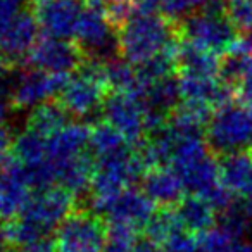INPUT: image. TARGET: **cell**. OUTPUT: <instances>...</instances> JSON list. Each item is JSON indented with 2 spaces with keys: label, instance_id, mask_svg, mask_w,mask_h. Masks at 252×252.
I'll use <instances>...</instances> for the list:
<instances>
[{
  "label": "cell",
  "instance_id": "cell-1",
  "mask_svg": "<svg viewBox=\"0 0 252 252\" xmlns=\"http://www.w3.org/2000/svg\"><path fill=\"white\" fill-rule=\"evenodd\" d=\"M178 35V26L168 16L138 7L118 26V52L126 63L142 66L173 49Z\"/></svg>",
  "mask_w": 252,
  "mask_h": 252
},
{
  "label": "cell",
  "instance_id": "cell-2",
  "mask_svg": "<svg viewBox=\"0 0 252 252\" xmlns=\"http://www.w3.org/2000/svg\"><path fill=\"white\" fill-rule=\"evenodd\" d=\"M145 168L147 164L140 152L135 154L126 151L112 158L98 159L90 185L92 207L95 213L107 214L114 200L144 175Z\"/></svg>",
  "mask_w": 252,
  "mask_h": 252
},
{
  "label": "cell",
  "instance_id": "cell-3",
  "mask_svg": "<svg viewBox=\"0 0 252 252\" xmlns=\"http://www.w3.org/2000/svg\"><path fill=\"white\" fill-rule=\"evenodd\" d=\"M183 42L214 56H224L238 38V32L226 18L221 0L189 14L178 26Z\"/></svg>",
  "mask_w": 252,
  "mask_h": 252
},
{
  "label": "cell",
  "instance_id": "cell-4",
  "mask_svg": "<svg viewBox=\"0 0 252 252\" xmlns=\"http://www.w3.org/2000/svg\"><path fill=\"white\" fill-rule=\"evenodd\" d=\"M109 81L105 63L100 59L85 61L71 76H67L59 94L61 105L67 114L88 118L105 104Z\"/></svg>",
  "mask_w": 252,
  "mask_h": 252
},
{
  "label": "cell",
  "instance_id": "cell-5",
  "mask_svg": "<svg viewBox=\"0 0 252 252\" xmlns=\"http://www.w3.org/2000/svg\"><path fill=\"white\" fill-rule=\"evenodd\" d=\"M207 145L220 156L251 149L252 109L231 100L214 109L207 125Z\"/></svg>",
  "mask_w": 252,
  "mask_h": 252
},
{
  "label": "cell",
  "instance_id": "cell-6",
  "mask_svg": "<svg viewBox=\"0 0 252 252\" xmlns=\"http://www.w3.org/2000/svg\"><path fill=\"white\" fill-rule=\"evenodd\" d=\"M105 230L98 216L74 211L59 224L54 244L57 252H105Z\"/></svg>",
  "mask_w": 252,
  "mask_h": 252
},
{
  "label": "cell",
  "instance_id": "cell-7",
  "mask_svg": "<svg viewBox=\"0 0 252 252\" xmlns=\"http://www.w3.org/2000/svg\"><path fill=\"white\" fill-rule=\"evenodd\" d=\"M73 193L61 185H49L36 189L21 218L30 223L42 237L49 233L71 214L73 209Z\"/></svg>",
  "mask_w": 252,
  "mask_h": 252
},
{
  "label": "cell",
  "instance_id": "cell-8",
  "mask_svg": "<svg viewBox=\"0 0 252 252\" xmlns=\"http://www.w3.org/2000/svg\"><path fill=\"white\" fill-rule=\"evenodd\" d=\"M66 80L67 76L64 74H54L28 67L12 80L11 90L7 94L11 107L19 111H33L35 107L59 95Z\"/></svg>",
  "mask_w": 252,
  "mask_h": 252
},
{
  "label": "cell",
  "instance_id": "cell-9",
  "mask_svg": "<svg viewBox=\"0 0 252 252\" xmlns=\"http://www.w3.org/2000/svg\"><path fill=\"white\" fill-rule=\"evenodd\" d=\"M104 119L128 144H140L149 131V109L140 97L114 94L104 104Z\"/></svg>",
  "mask_w": 252,
  "mask_h": 252
},
{
  "label": "cell",
  "instance_id": "cell-10",
  "mask_svg": "<svg viewBox=\"0 0 252 252\" xmlns=\"http://www.w3.org/2000/svg\"><path fill=\"white\" fill-rule=\"evenodd\" d=\"M25 59L28 67L54 74H64V76L76 71L85 63L83 50L78 45L71 43L69 40L47 35L36 40Z\"/></svg>",
  "mask_w": 252,
  "mask_h": 252
},
{
  "label": "cell",
  "instance_id": "cell-11",
  "mask_svg": "<svg viewBox=\"0 0 252 252\" xmlns=\"http://www.w3.org/2000/svg\"><path fill=\"white\" fill-rule=\"evenodd\" d=\"M32 12L47 36L74 38L78 23L87 7L85 0H32Z\"/></svg>",
  "mask_w": 252,
  "mask_h": 252
},
{
  "label": "cell",
  "instance_id": "cell-12",
  "mask_svg": "<svg viewBox=\"0 0 252 252\" xmlns=\"http://www.w3.org/2000/svg\"><path fill=\"white\" fill-rule=\"evenodd\" d=\"M74 38L83 54H90L94 59H102L104 56L118 50V30L109 21L107 16L97 9L85 7L83 16L78 23Z\"/></svg>",
  "mask_w": 252,
  "mask_h": 252
},
{
  "label": "cell",
  "instance_id": "cell-13",
  "mask_svg": "<svg viewBox=\"0 0 252 252\" xmlns=\"http://www.w3.org/2000/svg\"><path fill=\"white\" fill-rule=\"evenodd\" d=\"M33 182L30 173L19 162H9L0 175V221L16 220L26 209L33 197Z\"/></svg>",
  "mask_w": 252,
  "mask_h": 252
},
{
  "label": "cell",
  "instance_id": "cell-14",
  "mask_svg": "<svg viewBox=\"0 0 252 252\" xmlns=\"http://www.w3.org/2000/svg\"><path fill=\"white\" fill-rule=\"evenodd\" d=\"M145 228L149 238L166 252H199V237L183 226L176 211L169 207L156 213Z\"/></svg>",
  "mask_w": 252,
  "mask_h": 252
},
{
  "label": "cell",
  "instance_id": "cell-15",
  "mask_svg": "<svg viewBox=\"0 0 252 252\" xmlns=\"http://www.w3.org/2000/svg\"><path fill=\"white\" fill-rule=\"evenodd\" d=\"M38 23L28 9H21L16 16L0 23V49L9 61L26 57L38 40Z\"/></svg>",
  "mask_w": 252,
  "mask_h": 252
},
{
  "label": "cell",
  "instance_id": "cell-16",
  "mask_svg": "<svg viewBox=\"0 0 252 252\" xmlns=\"http://www.w3.org/2000/svg\"><path fill=\"white\" fill-rule=\"evenodd\" d=\"M90 147V128L83 123H67L49 137V161L56 183V168L63 162L85 154Z\"/></svg>",
  "mask_w": 252,
  "mask_h": 252
},
{
  "label": "cell",
  "instance_id": "cell-17",
  "mask_svg": "<svg viewBox=\"0 0 252 252\" xmlns=\"http://www.w3.org/2000/svg\"><path fill=\"white\" fill-rule=\"evenodd\" d=\"M220 176L224 189L233 197L252 199V151L221 156Z\"/></svg>",
  "mask_w": 252,
  "mask_h": 252
},
{
  "label": "cell",
  "instance_id": "cell-18",
  "mask_svg": "<svg viewBox=\"0 0 252 252\" xmlns=\"http://www.w3.org/2000/svg\"><path fill=\"white\" fill-rule=\"evenodd\" d=\"M154 206L156 204L149 199L144 190L126 189L114 200L111 209L107 211V216L109 221H119L135 228L147 226L156 214Z\"/></svg>",
  "mask_w": 252,
  "mask_h": 252
},
{
  "label": "cell",
  "instance_id": "cell-19",
  "mask_svg": "<svg viewBox=\"0 0 252 252\" xmlns=\"http://www.w3.org/2000/svg\"><path fill=\"white\" fill-rule=\"evenodd\" d=\"M183 185L178 173L169 166L151 168L144 175V192L154 204L162 207H171L183 199Z\"/></svg>",
  "mask_w": 252,
  "mask_h": 252
},
{
  "label": "cell",
  "instance_id": "cell-20",
  "mask_svg": "<svg viewBox=\"0 0 252 252\" xmlns=\"http://www.w3.org/2000/svg\"><path fill=\"white\" fill-rule=\"evenodd\" d=\"M95 164L90 156L85 154L78 156L74 159L63 162L56 168V183L66 189L74 197L81 195L87 190H90L92 178H94Z\"/></svg>",
  "mask_w": 252,
  "mask_h": 252
},
{
  "label": "cell",
  "instance_id": "cell-21",
  "mask_svg": "<svg viewBox=\"0 0 252 252\" xmlns=\"http://www.w3.org/2000/svg\"><path fill=\"white\" fill-rule=\"evenodd\" d=\"M176 214L183 226L193 233H204L209 228H213L216 221V207L207 199L195 195V193H190L180 200Z\"/></svg>",
  "mask_w": 252,
  "mask_h": 252
},
{
  "label": "cell",
  "instance_id": "cell-22",
  "mask_svg": "<svg viewBox=\"0 0 252 252\" xmlns=\"http://www.w3.org/2000/svg\"><path fill=\"white\" fill-rule=\"evenodd\" d=\"M178 69L185 74H200V76H220L218 56L202 49L180 42L178 45Z\"/></svg>",
  "mask_w": 252,
  "mask_h": 252
},
{
  "label": "cell",
  "instance_id": "cell-23",
  "mask_svg": "<svg viewBox=\"0 0 252 252\" xmlns=\"http://www.w3.org/2000/svg\"><path fill=\"white\" fill-rule=\"evenodd\" d=\"M67 125V112L61 104L45 102V104L35 107L28 116L26 128L42 137H52L54 133Z\"/></svg>",
  "mask_w": 252,
  "mask_h": 252
},
{
  "label": "cell",
  "instance_id": "cell-24",
  "mask_svg": "<svg viewBox=\"0 0 252 252\" xmlns=\"http://www.w3.org/2000/svg\"><path fill=\"white\" fill-rule=\"evenodd\" d=\"M126 138L107 121H100L90 128V149L98 159H107L130 151Z\"/></svg>",
  "mask_w": 252,
  "mask_h": 252
},
{
  "label": "cell",
  "instance_id": "cell-25",
  "mask_svg": "<svg viewBox=\"0 0 252 252\" xmlns=\"http://www.w3.org/2000/svg\"><path fill=\"white\" fill-rule=\"evenodd\" d=\"M220 224H223L235 238H245L252 231V199H233L223 211Z\"/></svg>",
  "mask_w": 252,
  "mask_h": 252
},
{
  "label": "cell",
  "instance_id": "cell-26",
  "mask_svg": "<svg viewBox=\"0 0 252 252\" xmlns=\"http://www.w3.org/2000/svg\"><path fill=\"white\" fill-rule=\"evenodd\" d=\"M213 0H137V4L140 9H147V11H154L159 14L171 18H182V16H189L192 12L204 9L209 5Z\"/></svg>",
  "mask_w": 252,
  "mask_h": 252
},
{
  "label": "cell",
  "instance_id": "cell-27",
  "mask_svg": "<svg viewBox=\"0 0 252 252\" xmlns=\"http://www.w3.org/2000/svg\"><path fill=\"white\" fill-rule=\"evenodd\" d=\"M138 244V228L119 221H109L105 230V252H135Z\"/></svg>",
  "mask_w": 252,
  "mask_h": 252
},
{
  "label": "cell",
  "instance_id": "cell-28",
  "mask_svg": "<svg viewBox=\"0 0 252 252\" xmlns=\"http://www.w3.org/2000/svg\"><path fill=\"white\" fill-rule=\"evenodd\" d=\"M85 4L107 16L114 26H119L135 11L137 0H85Z\"/></svg>",
  "mask_w": 252,
  "mask_h": 252
},
{
  "label": "cell",
  "instance_id": "cell-29",
  "mask_svg": "<svg viewBox=\"0 0 252 252\" xmlns=\"http://www.w3.org/2000/svg\"><path fill=\"white\" fill-rule=\"evenodd\" d=\"M226 18L238 33H252V0H221Z\"/></svg>",
  "mask_w": 252,
  "mask_h": 252
},
{
  "label": "cell",
  "instance_id": "cell-30",
  "mask_svg": "<svg viewBox=\"0 0 252 252\" xmlns=\"http://www.w3.org/2000/svg\"><path fill=\"white\" fill-rule=\"evenodd\" d=\"M235 240H238V238H235L223 224H218V226L214 224L213 228L200 233L199 252H221Z\"/></svg>",
  "mask_w": 252,
  "mask_h": 252
},
{
  "label": "cell",
  "instance_id": "cell-31",
  "mask_svg": "<svg viewBox=\"0 0 252 252\" xmlns=\"http://www.w3.org/2000/svg\"><path fill=\"white\" fill-rule=\"evenodd\" d=\"M235 98H238V102L252 109V64L249 66L247 73L244 74L240 83L235 87Z\"/></svg>",
  "mask_w": 252,
  "mask_h": 252
},
{
  "label": "cell",
  "instance_id": "cell-32",
  "mask_svg": "<svg viewBox=\"0 0 252 252\" xmlns=\"http://www.w3.org/2000/svg\"><path fill=\"white\" fill-rule=\"evenodd\" d=\"M9 149H12V140L9 131L5 130L4 126H0V175L4 173V169L7 168V156Z\"/></svg>",
  "mask_w": 252,
  "mask_h": 252
},
{
  "label": "cell",
  "instance_id": "cell-33",
  "mask_svg": "<svg viewBox=\"0 0 252 252\" xmlns=\"http://www.w3.org/2000/svg\"><path fill=\"white\" fill-rule=\"evenodd\" d=\"M16 252H57V249L54 242H49L47 238H38V240L30 242L23 247H18Z\"/></svg>",
  "mask_w": 252,
  "mask_h": 252
},
{
  "label": "cell",
  "instance_id": "cell-34",
  "mask_svg": "<svg viewBox=\"0 0 252 252\" xmlns=\"http://www.w3.org/2000/svg\"><path fill=\"white\" fill-rule=\"evenodd\" d=\"M221 252H252V242L245 240V238H240V240L231 242V244Z\"/></svg>",
  "mask_w": 252,
  "mask_h": 252
},
{
  "label": "cell",
  "instance_id": "cell-35",
  "mask_svg": "<svg viewBox=\"0 0 252 252\" xmlns=\"http://www.w3.org/2000/svg\"><path fill=\"white\" fill-rule=\"evenodd\" d=\"M9 107H11L9 95H5V92L2 90V87H0V126H2V123H4L5 116H7Z\"/></svg>",
  "mask_w": 252,
  "mask_h": 252
},
{
  "label": "cell",
  "instance_id": "cell-36",
  "mask_svg": "<svg viewBox=\"0 0 252 252\" xmlns=\"http://www.w3.org/2000/svg\"><path fill=\"white\" fill-rule=\"evenodd\" d=\"M135 252H166V251L159 244L149 240V242H142V244H138L137 249H135Z\"/></svg>",
  "mask_w": 252,
  "mask_h": 252
},
{
  "label": "cell",
  "instance_id": "cell-37",
  "mask_svg": "<svg viewBox=\"0 0 252 252\" xmlns=\"http://www.w3.org/2000/svg\"><path fill=\"white\" fill-rule=\"evenodd\" d=\"M7 247H9L7 240H5L4 235H2V231H0V252H7Z\"/></svg>",
  "mask_w": 252,
  "mask_h": 252
},
{
  "label": "cell",
  "instance_id": "cell-38",
  "mask_svg": "<svg viewBox=\"0 0 252 252\" xmlns=\"http://www.w3.org/2000/svg\"><path fill=\"white\" fill-rule=\"evenodd\" d=\"M249 36H251V38H249V40H251V43H252V33H249Z\"/></svg>",
  "mask_w": 252,
  "mask_h": 252
},
{
  "label": "cell",
  "instance_id": "cell-39",
  "mask_svg": "<svg viewBox=\"0 0 252 252\" xmlns=\"http://www.w3.org/2000/svg\"><path fill=\"white\" fill-rule=\"evenodd\" d=\"M251 151H252V147H251Z\"/></svg>",
  "mask_w": 252,
  "mask_h": 252
}]
</instances>
